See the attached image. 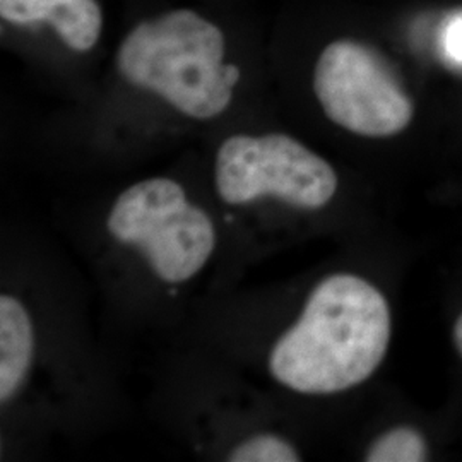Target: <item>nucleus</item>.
Returning a JSON list of instances; mask_svg holds the SVG:
<instances>
[{
	"mask_svg": "<svg viewBox=\"0 0 462 462\" xmlns=\"http://www.w3.org/2000/svg\"><path fill=\"white\" fill-rule=\"evenodd\" d=\"M297 448L286 439L273 433H263L250 437L233 447L228 454L230 462H297L300 461Z\"/></svg>",
	"mask_w": 462,
	"mask_h": 462,
	"instance_id": "1a4fd4ad",
	"label": "nucleus"
},
{
	"mask_svg": "<svg viewBox=\"0 0 462 462\" xmlns=\"http://www.w3.org/2000/svg\"><path fill=\"white\" fill-rule=\"evenodd\" d=\"M442 47L448 59L462 64V14L447 21L442 30Z\"/></svg>",
	"mask_w": 462,
	"mask_h": 462,
	"instance_id": "9d476101",
	"label": "nucleus"
},
{
	"mask_svg": "<svg viewBox=\"0 0 462 462\" xmlns=\"http://www.w3.org/2000/svg\"><path fill=\"white\" fill-rule=\"evenodd\" d=\"M0 16L19 26L47 23L76 51L93 49L103 28L97 0H0Z\"/></svg>",
	"mask_w": 462,
	"mask_h": 462,
	"instance_id": "423d86ee",
	"label": "nucleus"
},
{
	"mask_svg": "<svg viewBox=\"0 0 462 462\" xmlns=\"http://www.w3.org/2000/svg\"><path fill=\"white\" fill-rule=\"evenodd\" d=\"M34 356V329L26 307L11 295L0 297V402L13 401L28 377Z\"/></svg>",
	"mask_w": 462,
	"mask_h": 462,
	"instance_id": "0eeeda50",
	"label": "nucleus"
},
{
	"mask_svg": "<svg viewBox=\"0 0 462 462\" xmlns=\"http://www.w3.org/2000/svg\"><path fill=\"white\" fill-rule=\"evenodd\" d=\"M315 97L324 114L349 133L391 137L413 118V103L389 64L355 40H337L320 53Z\"/></svg>",
	"mask_w": 462,
	"mask_h": 462,
	"instance_id": "39448f33",
	"label": "nucleus"
},
{
	"mask_svg": "<svg viewBox=\"0 0 462 462\" xmlns=\"http://www.w3.org/2000/svg\"><path fill=\"white\" fill-rule=\"evenodd\" d=\"M427 444L420 431L410 427L389 430L366 452L368 462L427 461Z\"/></svg>",
	"mask_w": 462,
	"mask_h": 462,
	"instance_id": "6e6552de",
	"label": "nucleus"
},
{
	"mask_svg": "<svg viewBox=\"0 0 462 462\" xmlns=\"http://www.w3.org/2000/svg\"><path fill=\"white\" fill-rule=\"evenodd\" d=\"M454 341H456L457 351L462 355V314L459 315V319L456 322V328H454Z\"/></svg>",
	"mask_w": 462,
	"mask_h": 462,
	"instance_id": "9b49d317",
	"label": "nucleus"
},
{
	"mask_svg": "<svg viewBox=\"0 0 462 462\" xmlns=\"http://www.w3.org/2000/svg\"><path fill=\"white\" fill-rule=\"evenodd\" d=\"M221 30L189 9L137 24L116 51V69L134 88L165 99L183 116L209 120L233 99L242 72L225 64Z\"/></svg>",
	"mask_w": 462,
	"mask_h": 462,
	"instance_id": "f03ea898",
	"label": "nucleus"
},
{
	"mask_svg": "<svg viewBox=\"0 0 462 462\" xmlns=\"http://www.w3.org/2000/svg\"><path fill=\"white\" fill-rule=\"evenodd\" d=\"M217 196L230 206L274 198L301 209L328 206L337 190L334 168L286 134L231 135L217 149Z\"/></svg>",
	"mask_w": 462,
	"mask_h": 462,
	"instance_id": "20e7f679",
	"label": "nucleus"
},
{
	"mask_svg": "<svg viewBox=\"0 0 462 462\" xmlns=\"http://www.w3.org/2000/svg\"><path fill=\"white\" fill-rule=\"evenodd\" d=\"M106 230L116 242L137 248L170 284L192 280L216 247L211 216L171 179H149L124 190L106 217Z\"/></svg>",
	"mask_w": 462,
	"mask_h": 462,
	"instance_id": "7ed1b4c3",
	"label": "nucleus"
},
{
	"mask_svg": "<svg viewBox=\"0 0 462 462\" xmlns=\"http://www.w3.org/2000/svg\"><path fill=\"white\" fill-rule=\"evenodd\" d=\"M389 343L383 295L360 276L332 274L315 286L295 326L276 341L269 370L300 394H336L370 379Z\"/></svg>",
	"mask_w": 462,
	"mask_h": 462,
	"instance_id": "f257e3e1",
	"label": "nucleus"
}]
</instances>
